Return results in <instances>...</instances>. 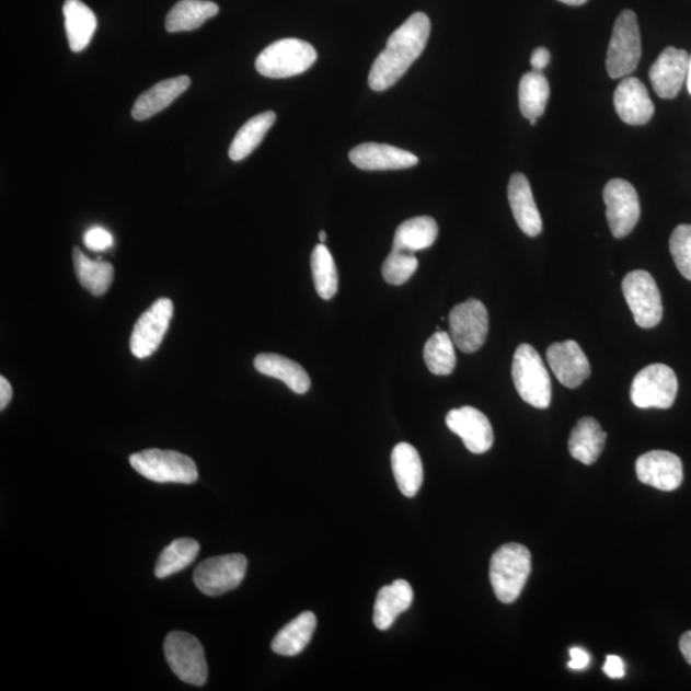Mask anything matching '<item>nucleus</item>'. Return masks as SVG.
<instances>
[{
    "label": "nucleus",
    "instance_id": "dca6fc26",
    "mask_svg": "<svg viewBox=\"0 0 691 691\" xmlns=\"http://www.w3.org/2000/svg\"><path fill=\"white\" fill-rule=\"evenodd\" d=\"M636 475L643 484L671 492L678 490L683 480L682 462L679 456L668 451H650L636 460Z\"/></svg>",
    "mask_w": 691,
    "mask_h": 691
},
{
    "label": "nucleus",
    "instance_id": "c756f323",
    "mask_svg": "<svg viewBox=\"0 0 691 691\" xmlns=\"http://www.w3.org/2000/svg\"><path fill=\"white\" fill-rule=\"evenodd\" d=\"M277 119L276 113L268 111L257 116L250 118L247 123L242 126L231 143L230 158L233 162L244 161L246 157L253 153V151L261 146L265 138V135L275 125Z\"/></svg>",
    "mask_w": 691,
    "mask_h": 691
},
{
    "label": "nucleus",
    "instance_id": "5701e85b",
    "mask_svg": "<svg viewBox=\"0 0 691 691\" xmlns=\"http://www.w3.org/2000/svg\"><path fill=\"white\" fill-rule=\"evenodd\" d=\"M414 591L406 580H396L379 590L375 604L373 622L379 630H389L401 613L410 609Z\"/></svg>",
    "mask_w": 691,
    "mask_h": 691
},
{
    "label": "nucleus",
    "instance_id": "2f4dec72",
    "mask_svg": "<svg viewBox=\"0 0 691 691\" xmlns=\"http://www.w3.org/2000/svg\"><path fill=\"white\" fill-rule=\"evenodd\" d=\"M73 265L83 288L94 296H102L110 290L114 268L110 263L91 261L79 247L73 249Z\"/></svg>",
    "mask_w": 691,
    "mask_h": 691
},
{
    "label": "nucleus",
    "instance_id": "a19ab883",
    "mask_svg": "<svg viewBox=\"0 0 691 691\" xmlns=\"http://www.w3.org/2000/svg\"><path fill=\"white\" fill-rule=\"evenodd\" d=\"M551 62V53L549 49L539 47L533 51L530 58V65L533 71L541 72Z\"/></svg>",
    "mask_w": 691,
    "mask_h": 691
},
{
    "label": "nucleus",
    "instance_id": "f03ea898",
    "mask_svg": "<svg viewBox=\"0 0 691 691\" xmlns=\"http://www.w3.org/2000/svg\"><path fill=\"white\" fill-rule=\"evenodd\" d=\"M531 573V554L526 545L507 543L493 553L490 579L498 601L510 604L521 595Z\"/></svg>",
    "mask_w": 691,
    "mask_h": 691
},
{
    "label": "nucleus",
    "instance_id": "7ed1b4c3",
    "mask_svg": "<svg viewBox=\"0 0 691 691\" xmlns=\"http://www.w3.org/2000/svg\"><path fill=\"white\" fill-rule=\"evenodd\" d=\"M516 391L527 404L546 408L552 401V383L541 355L533 346L522 344L516 348L513 361Z\"/></svg>",
    "mask_w": 691,
    "mask_h": 691
},
{
    "label": "nucleus",
    "instance_id": "37998d69",
    "mask_svg": "<svg viewBox=\"0 0 691 691\" xmlns=\"http://www.w3.org/2000/svg\"><path fill=\"white\" fill-rule=\"evenodd\" d=\"M680 650L683 658H686L687 663L691 666V630L690 632L683 633L681 635Z\"/></svg>",
    "mask_w": 691,
    "mask_h": 691
},
{
    "label": "nucleus",
    "instance_id": "79ce46f5",
    "mask_svg": "<svg viewBox=\"0 0 691 691\" xmlns=\"http://www.w3.org/2000/svg\"><path fill=\"white\" fill-rule=\"evenodd\" d=\"M12 400V387L4 377L0 378V410L9 406Z\"/></svg>",
    "mask_w": 691,
    "mask_h": 691
},
{
    "label": "nucleus",
    "instance_id": "a211bd4d",
    "mask_svg": "<svg viewBox=\"0 0 691 691\" xmlns=\"http://www.w3.org/2000/svg\"><path fill=\"white\" fill-rule=\"evenodd\" d=\"M614 108L622 123L632 126L647 125L655 116L653 104L647 88L632 76L622 79L613 96Z\"/></svg>",
    "mask_w": 691,
    "mask_h": 691
},
{
    "label": "nucleus",
    "instance_id": "20e7f679",
    "mask_svg": "<svg viewBox=\"0 0 691 691\" xmlns=\"http://www.w3.org/2000/svg\"><path fill=\"white\" fill-rule=\"evenodd\" d=\"M316 58V50L308 42L283 39L261 53L255 68L264 78L287 79L307 72Z\"/></svg>",
    "mask_w": 691,
    "mask_h": 691
},
{
    "label": "nucleus",
    "instance_id": "9b49d317",
    "mask_svg": "<svg viewBox=\"0 0 691 691\" xmlns=\"http://www.w3.org/2000/svg\"><path fill=\"white\" fill-rule=\"evenodd\" d=\"M454 346L462 353L473 354L484 345L490 331V316L484 303L469 299L456 306L448 316Z\"/></svg>",
    "mask_w": 691,
    "mask_h": 691
},
{
    "label": "nucleus",
    "instance_id": "1a4fd4ad",
    "mask_svg": "<svg viewBox=\"0 0 691 691\" xmlns=\"http://www.w3.org/2000/svg\"><path fill=\"white\" fill-rule=\"evenodd\" d=\"M627 306L641 329H655L663 321L664 306L659 288L648 272L634 270L627 273L622 280Z\"/></svg>",
    "mask_w": 691,
    "mask_h": 691
},
{
    "label": "nucleus",
    "instance_id": "ea45409f",
    "mask_svg": "<svg viewBox=\"0 0 691 691\" xmlns=\"http://www.w3.org/2000/svg\"><path fill=\"white\" fill-rule=\"evenodd\" d=\"M590 664V657L588 653L581 648L575 647L569 649V663L568 667L575 671H581Z\"/></svg>",
    "mask_w": 691,
    "mask_h": 691
},
{
    "label": "nucleus",
    "instance_id": "4c0bfd02",
    "mask_svg": "<svg viewBox=\"0 0 691 691\" xmlns=\"http://www.w3.org/2000/svg\"><path fill=\"white\" fill-rule=\"evenodd\" d=\"M83 242L91 252H105L113 245L112 234L103 227H93L87 231Z\"/></svg>",
    "mask_w": 691,
    "mask_h": 691
},
{
    "label": "nucleus",
    "instance_id": "b1692460",
    "mask_svg": "<svg viewBox=\"0 0 691 691\" xmlns=\"http://www.w3.org/2000/svg\"><path fill=\"white\" fill-rule=\"evenodd\" d=\"M391 464L402 495L416 496L424 480L423 462L416 448L408 444H399L393 448Z\"/></svg>",
    "mask_w": 691,
    "mask_h": 691
},
{
    "label": "nucleus",
    "instance_id": "4be33fe9",
    "mask_svg": "<svg viewBox=\"0 0 691 691\" xmlns=\"http://www.w3.org/2000/svg\"><path fill=\"white\" fill-rule=\"evenodd\" d=\"M606 438L607 433L595 417H581L569 435V454L584 465H594L604 450Z\"/></svg>",
    "mask_w": 691,
    "mask_h": 691
},
{
    "label": "nucleus",
    "instance_id": "cd10ccee",
    "mask_svg": "<svg viewBox=\"0 0 691 691\" xmlns=\"http://www.w3.org/2000/svg\"><path fill=\"white\" fill-rule=\"evenodd\" d=\"M218 12L219 7L208 0H181L166 16V32H194L208 20L216 18Z\"/></svg>",
    "mask_w": 691,
    "mask_h": 691
},
{
    "label": "nucleus",
    "instance_id": "6ab92c4d",
    "mask_svg": "<svg viewBox=\"0 0 691 691\" xmlns=\"http://www.w3.org/2000/svg\"><path fill=\"white\" fill-rule=\"evenodd\" d=\"M348 157L362 171L405 170L419 163V158L407 150L377 142L361 143Z\"/></svg>",
    "mask_w": 691,
    "mask_h": 691
},
{
    "label": "nucleus",
    "instance_id": "bb28decb",
    "mask_svg": "<svg viewBox=\"0 0 691 691\" xmlns=\"http://www.w3.org/2000/svg\"><path fill=\"white\" fill-rule=\"evenodd\" d=\"M315 629V614L309 611L302 612L280 630L272 642V650L279 656H298L313 640Z\"/></svg>",
    "mask_w": 691,
    "mask_h": 691
},
{
    "label": "nucleus",
    "instance_id": "f3484780",
    "mask_svg": "<svg viewBox=\"0 0 691 691\" xmlns=\"http://www.w3.org/2000/svg\"><path fill=\"white\" fill-rule=\"evenodd\" d=\"M690 56L687 50L666 48L660 53L649 71V79L656 94L663 99L679 95L687 82Z\"/></svg>",
    "mask_w": 691,
    "mask_h": 691
},
{
    "label": "nucleus",
    "instance_id": "7c9ffc66",
    "mask_svg": "<svg viewBox=\"0 0 691 691\" xmlns=\"http://www.w3.org/2000/svg\"><path fill=\"white\" fill-rule=\"evenodd\" d=\"M550 83L542 72L531 71L522 76L519 85V104L522 116L539 119L550 99Z\"/></svg>",
    "mask_w": 691,
    "mask_h": 691
},
{
    "label": "nucleus",
    "instance_id": "f8f14e48",
    "mask_svg": "<svg viewBox=\"0 0 691 691\" xmlns=\"http://www.w3.org/2000/svg\"><path fill=\"white\" fill-rule=\"evenodd\" d=\"M606 216L614 238L624 239L632 233L641 218V203L630 182L614 178L603 189Z\"/></svg>",
    "mask_w": 691,
    "mask_h": 691
},
{
    "label": "nucleus",
    "instance_id": "0eeeda50",
    "mask_svg": "<svg viewBox=\"0 0 691 691\" xmlns=\"http://www.w3.org/2000/svg\"><path fill=\"white\" fill-rule=\"evenodd\" d=\"M166 663L177 678L195 687L208 680V664L203 645L192 634L173 632L165 637Z\"/></svg>",
    "mask_w": 691,
    "mask_h": 691
},
{
    "label": "nucleus",
    "instance_id": "393cba45",
    "mask_svg": "<svg viewBox=\"0 0 691 691\" xmlns=\"http://www.w3.org/2000/svg\"><path fill=\"white\" fill-rule=\"evenodd\" d=\"M254 367L260 373L279 379L288 389L298 394L310 390L311 381L300 364L277 354H261L254 360Z\"/></svg>",
    "mask_w": 691,
    "mask_h": 691
},
{
    "label": "nucleus",
    "instance_id": "39448f33",
    "mask_svg": "<svg viewBox=\"0 0 691 691\" xmlns=\"http://www.w3.org/2000/svg\"><path fill=\"white\" fill-rule=\"evenodd\" d=\"M642 58L641 30L633 11L620 13L614 22L606 67L611 79H624L632 74Z\"/></svg>",
    "mask_w": 691,
    "mask_h": 691
},
{
    "label": "nucleus",
    "instance_id": "c85d7f7f",
    "mask_svg": "<svg viewBox=\"0 0 691 691\" xmlns=\"http://www.w3.org/2000/svg\"><path fill=\"white\" fill-rule=\"evenodd\" d=\"M438 238V224L431 217H415L401 223L394 233L393 249L404 252H421L435 244Z\"/></svg>",
    "mask_w": 691,
    "mask_h": 691
},
{
    "label": "nucleus",
    "instance_id": "aec40b11",
    "mask_svg": "<svg viewBox=\"0 0 691 691\" xmlns=\"http://www.w3.org/2000/svg\"><path fill=\"white\" fill-rule=\"evenodd\" d=\"M508 201L516 223L520 230L530 238L542 233V217L534 200L533 192L526 174L515 173L508 182Z\"/></svg>",
    "mask_w": 691,
    "mask_h": 691
},
{
    "label": "nucleus",
    "instance_id": "f257e3e1",
    "mask_svg": "<svg viewBox=\"0 0 691 691\" xmlns=\"http://www.w3.org/2000/svg\"><path fill=\"white\" fill-rule=\"evenodd\" d=\"M430 35V20L423 12L414 13L394 32L369 73V87L384 91L396 83L421 57Z\"/></svg>",
    "mask_w": 691,
    "mask_h": 691
},
{
    "label": "nucleus",
    "instance_id": "6e6552de",
    "mask_svg": "<svg viewBox=\"0 0 691 691\" xmlns=\"http://www.w3.org/2000/svg\"><path fill=\"white\" fill-rule=\"evenodd\" d=\"M678 390L675 371L665 364H652L634 377L630 398L640 408H670Z\"/></svg>",
    "mask_w": 691,
    "mask_h": 691
},
{
    "label": "nucleus",
    "instance_id": "9d476101",
    "mask_svg": "<svg viewBox=\"0 0 691 691\" xmlns=\"http://www.w3.org/2000/svg\"><path fill=\"white\" fill-rule=\"evenodd\" d=\"M246 568L247 560L242 554H224L203 561L195 569L194 583L205 596H222L240 587Z\"/></svg>",
    "mask_w": 691,
    "mask_h": 691
},
{
    "label": "nucleus",
    "instance_id": "49530a36",
    "mask_svg": "<svg viewBox=\"0 0 691 691\" xmlns=\"http://www.w3.org/2000/svg\"><path fill=\"white\" fill-rule=\"evenodd\" d=\"M319 240H321V244H324L326 240V233L324 231L319 232Z\"/></svg>",
    "mask_w": 691,
    "mask_h": 691
},
{
    "label": "nucleus",
    "instance_id": "423d86ee",
    "mask_svg": "<svg viewBox=\"0 0 691 691\" xmlns=\"http://www.w3.org/2000/svg\"><path fill=\"white\" fill-rule=\"evenodd\" d=\"M130 464L140 475L156 483L193 484L199 477L194 460L177 451L151 448L131 454Z\"/></svg>",
    "mask_w": 691,
    "mask_h": 691
},
{
    "label": "nucleus",
    "instance_id": "4468645a",
    "mask_svg": "<svg viewBox=\"0 0 691 691\" xmlns=\"http://www.w3.org/2000/svg\"><path fill=\"white\" fill-rule=\"evenodd\" d=\"M447 427L458 435L470 452L481 454L493 446V429L488 417L472 406L453 408L446 416Z\"/></svg>",
    "mask_w": 691,
    "mask_h": 691
},
{
    "label": "nucleus",
    "instance_id": "e433bc0d",
    "mask_svg": "<svg viewBox=\"0 0 691 691\" xmlns=\"http://www.w3.org/2000/svg\"><path fill=\"white\" fill-rule=\"evenodd\" d=\"M670 252L682 277L691 280V224L675 228L670 239Z\"/></svg>",
    "mask_w": 691,
    "mask_h": 691
},
{
    "label": "nucleus",
    "instance_id": "f704fd0d",
    "mask_svg": "<svg viewBox=\"0 0 691 691\" xmlns=\"http://www.w3.org/2000/svg\"><path fill=\"white\" fill-rule=\"evenodd\" d=\"M311 272L315 290L324 300H331L338 291V272L332 254L324 244L314 247L311 254Z\"/></svg>",
    "mask_w": 691,
    "mask_h": 691
},
{
    "label": "nucleus",
    "instance_id": "58836bf2",
    "mask_svg": "<svg viewBox=\"0 0 691 691\" xmlns=\"http://www.w3.org/2000/svg\"><path fill=\"white\" fill-rule=\"evenodd\" d=\"M603 671L611 679H621L625 675V665L619 656H607Z\"/></svg>",
    "mask_w": 691,
    "mask_h": 691
},
{
    "label": "nucleus",
    "instance_id": "ddd939ff",
    "mask_svg": "<svg viewBox=\"0 0 691 691\" xmlns=\"http://www.w3.org/2000/svg\"><path fill=\"white\" fill-rule=\"evenodd\" d=\"M173 316V302L157 300L136 322L130 339L131 353L139 359L149 358L161 346Z\"/></svg>",
    "mask_w": 691,
    "mask_h": 691
},
{
    "label": "nucleus",
    "instance_id": "72a5a7b5",
    "mask_svg": "<svg viewBox=\"0 0 691 691\" xmlns=\"http://www.w3.org/2000/svg\"><path fill=\"white\" fill-rule=\"evenodd\" d=\"M424 361L430 373L450 376L456 368L454 342L451 334L437 331L424 346Z\"/></svg>",
    "mask_w": 691,
    "mask_h": 691
},
{
    "label": "nucleus",
    "instance_id": "412c9836",
    "mask_svg": "<svg viewBox=\"0 0 691 691\" xmlns=\"http://www.w3.org/2000/svg\"><path fill=\"white\" fill-rule=\"evenodd\" d=\"M189 85H192V80L188 76H177V78L156 83L153 88L136 99L131 112L133 117L136 120H146L156 116L184 94Z\"/></svg>",
    "mask_w": 691,
    "mask_h": 691
},
{
    "label": "nucleus",
    "instance_id": "a18cd8bd",
    "mask_svg": "<svg viewBox=\"0 0 691 691\" xmlns=\"http://www.w3.org/2000/svg\"><path fill=\"white\" fill-rule=\"evenodd\" d=\"M687 87L689 94L691 95V56L689 60L688 76H687Z\"/></svg>",
    "mask_w": 691,
    "mask_h": 691
},
{
    "label": "nucleus",
    "instance_id": "c9c22d12",
    "mask_svg": "<svg viewBox=\"0 0 691 691\" xmlns=\"http://www.w3.org/2000/svg\"><path fill=\"white\" fill-rule=\"evenodd\" d=\"M417 267H419V262L413 253L392 249L383 263L382 275L387 284L401 286L413 277Z\"/></svg>",
    "mask_w": 691,
    "mask_h": 691
},
{
    "label": "nucleus",
    "instance_id": "473e14b6",
    "mask_svg": "<svg viewBox=\"0 0 691 691\" xmlns=\"http://www.w3.org/2000/svg\"><path fill=\"white\" fill-rule=\"evenodd\" d=\"M200 552V544L195 539L181 538L172 542L162 551L156 566V576L159 579L182 572L192 565Z\"/></svg>",
    "mask_w": 691,
    "mask_h": 691
},
{
    "label": "nucleus",
    "instance_id": "2eb2a0df",
    "mask_svg": "<svg viewBox=\"0 0 691 691\" xmlns=\"http://www.w3.org/2000/svg\"><path fill=\"white\" fill-rule=\"evenodd\" d=\"M553 375L567 389H578L591 373L589 360L578 342L573 339L556 342L546 350Z\"/></svg>",
    "mask_w": 691,
    "mask_h": 691
},
{
    "label": "nucleus",
    "instance_id": "c03bdc74",
    "mask_svg": "<svg viewBox=\"0 0 691 691\" xmlns=\"http://www.w3.org/2000/svg\"><path fill=\"white\" fill-rule=\"evenodd\" d=\"M558 2L567 4V5H583L586 4L588 2V0H558Z\"/></svg>",
    "mask_w": 691,
    "mask_h": 691
},
{
    "label": "nucleus",
    "instance_id": "a878e982",
    "mask_svg": "<svg viewBox=\"0 0 691 691\" xmlns=\"http://www.w3.org/2000/svg\"><path fill=\"white\" fill-rule=\"evenodd\" d=\"M64 14L71 50L74 53L85 50L97 27L94 12L81 0H66Z\"/></svg>",
    "mask_w": 691,
    "mask_h": 691
}]
</instances>
